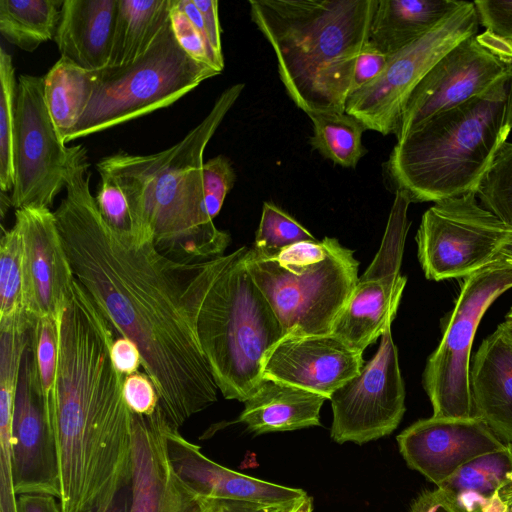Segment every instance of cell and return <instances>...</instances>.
<instances>
[{"label":"cell","mask_w":512,"mask_h":512,"mask_svg":"<svg viewBox=\"0 0 512 512\" xmlns=\"http://www.w3.org/2000/svg\"><path fill=\"white\" fill-rule=\"evenodd\" d=\"M87 153L73 164L54 212L73 274L98 312L138 346L167 421L179 429L217 401L196 316L219 257L174 261L152 241L136 244L102 219L90 191Z\"/></svg>","instance_id":"6da1fadb"},{"label":"cell","mask_w":512,"mask_h":512,"mask_svg":"<svg viewBox=\"0 0 512 512\" xmlns=\"http://www.w3.org/2000/svg\"><path fill=\"white\" fill-rule=\"evenodd\" d=\"M53 410L61 512H87L131 483L132 417L114 367V330L78 281L57 319Z\"/></svg>","instance_id":"7a4b0ae2"},{"label":"cell","mask_w":512,"mask_h":512,"mask_svg":"<svg viewBox=\"0 0 512 512\" xmlns=\"http://www.w3.org/2000/svg\"><path fill=\"white\" fill-rule=\"evenodd\" d=\"M244 89H225L208 115L182 140L150 155L118 152L102 158L98 172L112 175L124 190L145 234L164 256L194 263L224 255L230 243L204 203V151Z\"/></svg>","instance_id":"3957f363"},{"label":"cell","mask_w":512,"mask_h":512,"mask_svg":"<svg viewBox=\"0 0 512 512\" xmlns=\"http://www.w3.org/2000/svg\"><path fill=\"white\" fill-rule=\"evenodd\" d=\"M284 88L306 114L345 112L378 0H250Z\"/></svg>","instance_id":"277c9868"},{"label":"cell","mask_w":512,"mask_h":512,"mask_svg":"<svg viewBox=\"0 0 512 512\" xmlns=\"http://www.w3.org/2000/svg\"><path fill=\"white\" fill-rule=\"evenodd\" d=\"M511 130L512 75L397 141L383 164L385 178L411 202L435 203L475 192Z\"/></svg>","instance_id":"5b68a950"},{"label":"cell","mask_w":512,"mask_h":512,"mask_svg":"<svg viewBox=\"0 0 512 512\" xmlns=\"http://www.w3.org/2000/svg\"><path fill=\"white\" fill-rule=\"evenodd\" d=\"M247 251L219 257L196 316L197 338L218 390L241 402L259 386L263 359L284 336L247 268Z\"/></svg>","instance_id":"8992f818"},{"label":"cell","mask_w":512,"mask_h":512,"mask_svg":"<svg viewBox=\"0 0 512 512\" xmlns=\"http://www.w3.org/2000/svg\"><path fill=\"white\" fill-rule=\"evenodd\" d=\"M246 265L285 335L331 334L358 280L359 262L336 238L303 241L274 255L253 247Z\"/></svg>","instance_id":"52a82bcc"},{"label":"cell","mask_w":512,"mask_h":512,"mask_svg":"<svg viewBox=\"0 0 512 512\" xmlns=\"http://www.w3.org/2000/svg\"><path fill=\"white\" fill-rule=\"evenodd\" d=\"M218 74L181 48L169 19L148 51L135 62L93 72L90 101L65 144L168 107Z\"/></svg>","instance_id":"ba28073f"},{"label":"cell","mask_w":512,"mask_h":512,"mask_svg":"<svg viewBox=\"0 0 512 512\" xmlns=\"http://www.w3.org/2000/svg\"><path fill=\"white\" fill-rule=\"evenodd\" d=\"M510 288L512 264L502 260L464 278L443 337L423 374L434 417H476L470 388L474 335L485 311Z\"/></svg>","instance_id":"9c48e42d"},{"label":"cell","mask_w":512,"mask_h":512,"mask_svg":"<svg viewBox=\"0 0 512 512\" xmlns=\"http://www.w3.org/2000/svg\"><path fill=\"white\" fill-rule=\"evenodd\" d=\"M509 230L477 200L475 192L435 202L416 235L426 278H466L498 261Z\"/></svg>","instance_id":"30bf717a"},{"label":"cell","mask_w":512,"mask_h":512,"mask_svg":"<svg viewBox=\"0 0 512 512\" xmlns=\"http://www.w3.org/2000/svg\"><path fill=\"white\" fill-rule=\"evenodd\" d=\"M86 149L61 142L44 97L43 77H18L14 127L12 206L48 208L66 187L69 172Z\"/></svg>","instance_id":"8fae6325"},{"label":"cell","mask_w":512,"mask_h":512,"mask_svg":"<svg viewBox=\"0 0 512 512\" xmlns=\"http://www.w3.org/2000/svg\"><path fill=\"white\" fill-rule=\"evenodd\" d=\"M479 25L474 2L464 1L430 32L390 55L380 77L348 97L345 112L366 130L396 135L404 105L414 88L449 50L477 34Z\"/></svg>","instance_id":"7c38bea8"},{"label":"cell","mask_w":512,"mask_h":512,"mask_svg":"<svg viewBox=\"0 0 512 512\" xmlns=\"http://www.w3.org/2000/svg\"><path fill=\"white\" fill-rule=\"evenodd\" d=\"M512 75V42L488 31L449 50L408 97L397 141L432 116L476 98Z\"/></svg>","instance_id":"4fadbf2b"},{"label":"cell","mask_w":512,"mask_h":512,"mask_svg":"<svg viewBox=\"0 0 512 512\" xmlns=\"http://www.w3.org/2000/svg\"><path fill=\"white\" fill-rule=\"evenodd\" d=\"M411 201L395 192L380 249L366 271L358 277L331 334L351 349L363 353L396 317L406 277L400 274L406 235L410 226L407 211Z\"/></svg>","instance_id":"5bb4252c"},{"label":"cell","mask_w":512,"mask_h":512,"mask_svg":"<svg viewBox=\"0 0 512 512\" xmlns=\"http://www.w3.org/2000/svg\"><path fill=\"white\" fill-rule=\"evenodd\" d=\"M329 400L333 412L330 434L339 444H364L398 427L405 412V388L391 326L382 333L374 357Z\"/></svg>","instance_id":"9a60e30c"},{"label":"cell","mask_w":512,"mask_h":512,"mask_svg":"<svg viewBox=\"0 0 512 512\" xmlns=\"http://www.w3.org/2000/svg\"><path fill=\"white\" fill-rule=\"evenodd\" d=\"M21 237L24 308L32 321H57L69 304L76 278L48 208H22L15 212Z\"/></svg>","instance_id":"2e32d148"},{"label":"cell","mask_w":512,"mask_h":512,"mask_svg":"<svg viewBox=\"0 0 512 512\" xmlns=\"http://www.w3.org/2000/svg\"><path fill=\"white\" fill-rule=\"evenodd\" d=\"M12 446L16 494H47L60 499L54 428L37 383L31 339L24 352L19 373Z\"/></svg>","instance_id":"e0dca14e"},{"label":"cell","mask_w":512,"mask_h":512,"mask_svg":"<svg viewBox=\"0 0 512 512\" xmlns=\"http://www.w3.org/2000/svg\"><path fill=\"white\" fill-rule=\"evenodd\" d=\"M167 425L160 405L150 416L133 413L128 512H205L204 499L172 466L167 450Z\"/></svg>","instance_id":"ac0fdd59"},{"label":"cell","mask_w":512,"mask_h":512,"mask_svg":"<svg viewBox=\"0 0 512 512\" xmlns=\"http://www.w3.org/2000/svg\"><path fill=\"white\" fill-rule=\"evenodd\" d=\"M397 442L407 465L437 487L468 461L505 445L477 417L421 419L402 431Z\"/></svg>","instance_id":"d6986e66"},{"label":"cell","mask_w":512,"mask_h":512,"mask_svg":"<svg viewBox=\"0 0 512 512\" xmlns=\"http://www.w3.org/2000/svg\"><path fill=\"white\" fill-rule=\"evenodd\" d=\"M362 354L333 334L285 335L266 353L262 378L329 399L335 390L361 371Z\"/></svg>","instance_id":"ffe728a7"},{"label":"cell","mask_w":512,"mask_h":512,"mask_svg":"<svg viewBox=\"0 0 512 512\" xmlns=\"http://www.w3.org/2000/svg\"><path fill=\"white\" fill-rule=\"evenodd\" d=\"M166 440L174 470L202 498L284 504L302 501L308 497L302 489L250 477L210 460L198 445L189 442L169 422Z\"/></svg>","instance_id":"44dd1931"},{"label":"cell","mask_w":512,"mask_h":512,"mask_svg":"<svg viewBox=\"0 0 512 512\" xmlns=\"http://www.w3.org/2000/svg\"><path fill=\"white\" fill-rule=\"evenodd\" d=\"M476 417L505 443L512 441V342L498 327L483 340L470 366Z\"/></svg>","instance_id":"7402d4cb"},{"label":"cell","mask_w":512,"mask_h":512,"mask_svg":"<svg viewBox=\"0 0 512 512\" xmlns=\"http://www.w3.org/2000/svg\"><path fill=\"white\" fill-rule=\"evenodd\" d=\"M119 0H64L54 41L61 57L87 71L107 67Z\"/></svg>","instance_id":"603a6c76"},{"label":"cell","mask_w":512,"mask_h":512,"mask_svg":"<svg viewBox=\"0 0 512 512\" xmlns=\"http://www.w3.org/2000/svg\"><path fill=\"white\" fill-rule=\"evenodd\" d=\"M326 397L286 383L263 378L244 401L237 422L254 434L293 431L320 425Z\"/></svg>","instance_id":"cb8c5ba5"},{"label":"cell","mask_w":512,"mask_h":512,"mask_svg":"<svg viewBox=\"0 0 512 512\" xmlns=\"http://www.w3.org/2000/svg\"><path fill=\"white\" fill-rule=\"evenodd\" d=\"M462 0H378L369 41L390 56L415 42L455 12Z\"/></svg>","instance_id":"d4e9b609"},{"label":"cell","mask_w":512,"mask_h":512,"mask_svg":"<svg viewBox=\"0 0 512 512\" xmlns=\"http://www.w3.org/2000/svg\"><path fill=\"white\" fill-rule=\"evenodd\" d=\"M174 0H119L107 67L129 65L145 54L166 23Z\"/></svg>","instance_id":"484cf974"},{"label":"cell","mask_w":512,"mask_h":512,"mask_svg":"<svg viewBox=\"0 0 512 512\" xmlns=\"http://www.w3.org/2000/svg\"><path fill=\"white\" fill-rule=\"evenodd\" d=\"M512 482V441L468 461L440 486L465 512H481Z\"/></svg>","instance_id":"4316f807"},{"label":"cell","mask_w":512,"mask_h":512,"mask_svg":"<svg viewBox=\"0 0 512 512\" xmlns=\"http://www.w3.org/2000/svg\"><path fill=\"white\" fill-rule=\"evenodd\" d=\"M94 71L60 57L43 77L47 109L62 143L78 124L90 101Z\"/></svg>","instance_id":"83f0119b"},{"label":"cell","mask_w":512,"mask_h":512,"mask_svg":"<svg viewBox=\"0 0 512 512\" xmlns=\"http://www.w3.org/2000/svg\"><path fill=\"white\" fill-rule=\"evenodd\" d=\"M61 0H0V33L22 50L32 52L54 39Z\"/></svg>","instance_id":"f1b7e54d"},{"label":"cell","mask_w":512,"mask_h":512,"mask_svg":"<svg viewBox=\"0 0 512 512\" xmlns=\"http://www.w3.org/2000/svg\"><path fill=\"white\" fill-rule=\"evenodd\" d=\"M313 123L309 143L324 158L345 168H355L367 153L362 143L364 125L346 112L308 113Z\"/></svg>","instance_id":"f546056e"},{"label":"cell","mask_w":512,"mask_h":512,"mask_svg":"<svg viewBox=\"0 0 512 512\" xmlns=\"http://www.w3.org/2000/svg\"><path fill=\"white\" fill-rule=\"evenodd\" d=\"M21 237L15 225L2 229L0 241V330H30L34 321L27 315L23 300Z\"/></svg>","instance_id":"4dcf8cb0"},{"label":"cell","mask_w":512,"mask_h":512,"mask_svg":"<svg viewBox=\"0 0 512 512\" xmlns=\"http://www.w3.org/2000/svg\"><path fill=\"white\" fill-rule=\"evenodd\" d=\"M479 203L512 231V142H504L480 180Z\"/></svg>","instance_id":"1f68e13d"},{"label":"cell","mask_w":512,"mask_h":512,"mask_svg":"<svg viewBox=\"0 0 512 512\" xmlns=\"http://www.w3.org/2000/svg\"><path fill=\"white\" fill-rule=\"evenodd\" d=\"M169 19L181 48L195 61L221 73L224 59L212 48L202 15L193 0H174Z\"/></svg>","instance_id":"d6a6232c"},{"label":"cell","mask_w":512,"mask_h":512,"mask_svg":"<svg viewBox=\"0 0 512 512\" xmlns=\"http://www.w3.org/2000/svg\"><path fill=\"white\" fill-rule=\"evenodd\" d=\"M0 188L12 191L14 186L13 145L18 80L11 55L0 51Z\"/></svg>","instance_id":"836d02e7"},{"label":"cell","mask_w":512,"mask_h":512,"mask_svg":"<svg viewBox=\"0 0 512 512\" xmlns=\"http://www.w3.org/2000/svg\"><path fill=\"white\" fill-rule=\"evenodd\" d=\"M99 174L101 181L95 201L107 226L121 238L136 244L152 241L140 226L118 181L108 173L99 172Z\"/></svg>","instance_id":"e575fe53"},{"label":"cell","mask_w":512,"mask_h":512,"mask_svg":"<svg viewBox=\"0 0 512 512\" xmlns=\"http://www.w3.org/2000/svg\"><path fill=\"white\" fill-rule=\"evenodd\" d=\"M317 240L307 229L285 211L264 202L253 248L263 255H274L303 241Z\"/></svg>","instance_id":"d590c367"},{"label":"cell","mask_w":512,"mask_h":512,"mask_svg":"<svg viewBox=\"0 0 512 512\" xmlns=\"http://www.w3.org/2000/svg\"><path fill=\"white\" fill-rule=\"evenodd\" d=\"M235 180L236 174L232 164L224 155H218L203 163L202 184L204 203L206 211L212 220L219 214Z\"/></svg>","instance_id":"8d00e7d4"},{"label":"cell","mask_w":512,"mask_h":512,"mask_svg":"<svg viewBox=\"0 0 512 512\" xmlns=\"http://www.w3.org/2000/svg\"><path fill=\"white\" fill-rule=\"evenodd\" d=\"M123 398L132 413L152 415L159 405V395L151 378L144 372L124 376Z\"/></svg>","instance_id":"74e56055"},{"label":"cell","mask_w":512,"mask_h":512,"mask_svg":"<svg viewBox=\"0 0 512 512\" xmlns=\"http://www.w3.org/2000/svg\"><path fill=\"white\" fill-rule=\"evenodd\" d=\"M486 31L512 42V0L473 1Z\"/></svg>","instance_id":"f35d334b"},{"label":"cell","mask_w":512,"mask_h":512,"mask_svg":"<svg viewBox=\"0 0 512 512\" xmlns=\"http://www.w3.org/2000/svg\"><path fill=\"white\" fill-rule=\"evenodd\" d=\"M388 61L389 56L368 40L356 59L349 96L379 78Z\"/></svg>","instance_id":"ab89813d"},{"label":"cell","mask_w":512,"mask_h":512,"mask_svg":"<svg viewBox=\"0 0 512 512\" xmlns=\"http://www.w3.org/2000/svg\"><path fill=\"white\" fill-rule=\"evenodd\" d=\"M203 499L205 512H295L305 500L284 504H263L232 499Z\"/></svg>","instance_id":"60d3db41"},{"label":"cell","mask_w":512,"mask_h":512,"mask_svg":"<svg viewBox=\"0 0 512 512\" xmlns=\"http://www.w3.org/2000/svg\"><path fill=\"white\" fill-rule=\"evenodd\" d=\"M110 353L115 369L123 376L138 372L139 366L142 365L138 346L126 337L116 338L111 346Z\"/></svg>","instance_id":"b9f144b4"},{"label":"cell","mask_w":512,"mask_h":512,"mask_svg":"<svg viewBox=\"0 0 512 512\" xmlns=\"http://www.w3.org/2000/svg\"><path fill=\"white\" fill-rule=\"evenodd\" d=\"M410 512H465L442 488L422 492L411 505Z\"/></svg>","instance_id":"7bdbcfd3"},{"label":"cell","mask_w":512,"mask_h":512,"mask_svg":"<svg viewBox=\"0 0 512 512\" xmlns=\"http://www.w3.org/2000/svg\"><path fill=\"white\" fill-rule=\"evenodd\" d=\"M202 15L209 41L215 53L222 59L221 28L218 16V1L193 0Z\"/></svg>","instance_id":"ee69618b"},{"label":"cell","mask_w":512,"mask_h":512,"mask_svg":"<svg viewBox=\"0 0 512 512\" xmlns=\"http://www.w3.org/2000/svg\"><path fill=\"white\" fill-rule=\"evenodd\" d=\"M18 512H61L56 497L47 494H22L17 498Z\"/></svg>","instance_id":"f6af8a7d"},{"label":"cell","mask_w":512,"mask_h":512,"mask_svg":"<svg viewBox=\"0 0 512 512\" xmlns=\"http://www.w3.org/2000/svg\"><path fill=\"white\" fill-rule=\"evenodd\" d=\"M130 495L129 484L87 512H128Z\"/></svg>","instance_id":"bcb514c9"},{"label":"cell","mask_w":512,"mask_h":512,"mask_svg":"<svg viewBox=\"0 0 512 512\" xmlns=\"http://www.w3.org/2000/svg\"><path fill=\"white\" fill-rule=\"evenodd\" d=\"M498 260H502L512 264V231L510 232L506 241L501 247Z\"/></svg>","instance_id":"7dc6e473"},{"label":"cell","mask_w":512,"mask_h":512,"mask_svg":"<svg viewBox=\"0 0 512 512\" xmlns=\"http://www.w3.org/2000/svg\"><path fill=\"white\" fill-rule=\"evenodd\" d=\"M498 494L505 502L508 512H512V482L500 488Z\"/></svg>","instance_id":"c3c4849f"},{"label":"cell","mask_w":512,"mask_h":512,"mask_svg":"<svg viewBox=\"0 0 512 512\" xmlns=\"http://www.w3.org/2000/svg\"><path fill=\"white\" fill-rule=\"evenodd\" d=\"M12 205L11 198L8 197L6 192L1 191V217L4 218L5 211Z\"/></svg>","instance_id":"681fc988"},{"label":"cell","mask_w":512,"mask_h":512,"mask_svg":"<svg viewBox=\"0 0 512 512\" xmlns=\"http://www.w3.org/2000/svg\"><path fill=\"white\" fill-rule=\"evenodd\" d=\"M512 342V321L505 320L498 326Z\"/></svg>","instance_id":"f907efd6"},{"label":"cell","mask_w":512,"mask_h":512,"mask_svg":"<svg viewBox=\"0 0 512 512\" xmlns=\"http://www.w3.org/2000/svg\"><path fill=\"white\" fill-rule=\"evenodd\" d=\"M313 503L311 497H307L295 512H312Z\"/></svg>","instance_id":"816d5d0a"},{"label":"cell","mask_w":512,"mask_h":512,"mask_svg":"<svg viewBox=\"0 0 512 512\" xmlns=\"http://www.w3.org/2000/svg\"><path fill=\"white\" fill-rule=\"evenodd\" d=\"M506 320H510V321H512V308H511V310L509 311V313L507 314V316H506Z\"/></svg>","instance_id":"f5cc1de1"}]
</instances>
